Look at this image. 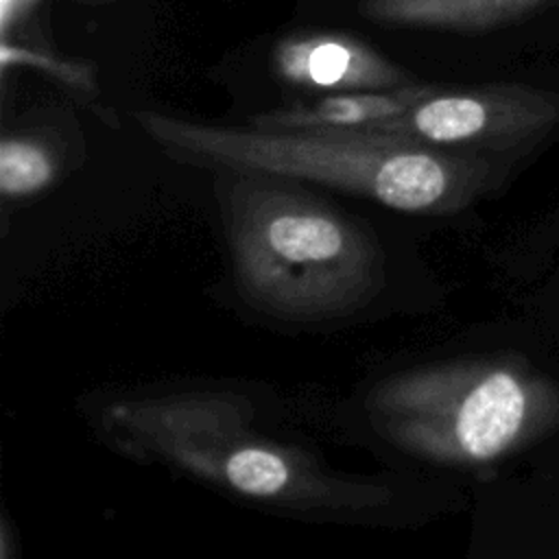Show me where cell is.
Returning a JSON list of instances; mask_svg holds the SVG:
<instances>
[{
  "mask_svg": "<svg viewBox=\"0 0 559 559\" xmlns=\"http://www.w3.org/2000/svg\"><path fill=\"white\" fill-rule=\"evenodd\" d=\"M0 66L2 70L15 68H35L46 74H50L55 81L81 90V92H94V68L92 63L79 61V59H66L59 55H52L41 48H28L22 44H13L2 37L0 41Z\"/></svg>",
  "mask_w": 559,
  "mask_h": 559,
  "instance_id": "10",
  "label": "cell"
},
{
  "mask_svg": "<svg viewBox=\"0 0 559 559\" xmlns=\"http://www.w3.org/2000/svg\"><path fill=\"white\" fill-rule=\"evenodd\" d=\"M214 192L236 288L255 310L317 323L356 314L384 286V255L369 225L260 170H214Z\"/></svg>",
  "mask_w": 559,
  "mask_h": 559,
  "instance_id": "2",
  "label": "cell"
},
{
  "mask_svg": "<svg viewBox=\"0 0 559 559\" xmlns=\"http://www.w3.org/2000/svg\"><path fill=\"white\" fill-rule=\"evenodd\" d=\"M173 159L207 170H260L314 181L411 214H456L498 186L493 155L338 131H262L138 111Z\"/></svg>",
  "mask_w": 559,
  "mask_h": 559,
  "instance_id": "3",
  "label": "cell"
},
{
  "mask_svg": "<svg viewBox=\"0 0 559 559\" xmlns=\"http://www.w3.org/2000/svg\"><path fill=\"white\" fill-rule=\"evenodd\" d=\"M273 70L288 85L330 94L415 83L404 68L345 33H295L280 39Z\"/></svg>",
  "mask_w": 559,
  "mask_h": 559,
  "instance_id": "6",
  "label": "cell"
},
{
  "mask_svg": "<svg viewBox=\"0 0 559 559\" xmlns=\"http://www.w3.org/2000/svg\"><path fill=\"white\" fill-rule=\"evenodd\" d=\"M557 0H360L358 15L391 28L489 31Z\"/></svg>",
  "mask_w": 559,
  "mask_h": 559,
  "instance_id": "8",
  "label": "cell"
},
{
  "mask_svg": "<svg viewBox=\"0 0 559 559\" xmlns=\"http://www.w3.org/2000/svg\"><path fill=\"white\" fill-rule=\"evenodd\" d=\"M365 411L397 450L478 467L559 430V382L520 354L467 356L386 376L367 393Z\"/></svg>",
  "mask_w": 559,
  "mask_h": 559,
  "instance_id": "4",
  "label": "cell"
},
{
  "mask_svg": "<svg viewBox=\"0 0 559 559\" xmlns=\"http://www.w3.org/2000/svg\"><path fill=\"white\" fill-rule=\"evenodd\" d=\"M52 148L26 133L4 135L0 142V192L7 201H22L44 192L57 177Z\"/></svg>",
  "mask_w": 559,
  "mask_h": 559,
  "instance_id": "9",
  "label": "cell"
},
{
  "mask_svg": "<svg viewBox=\"0 0 559 559\" xmlns=\"http://www.w3.org/2000/svg\"><path fill=\"white\" fill-rule=\"evenodd\" d=\"M107 439L124 454L203 480L245 502L308 515L382 509L391 489L328 467L310 450L258 428L234 391L190 389L120 400L105 408Z\"/></svg>",
  "mask_w": 559,
  "mask_h": 559,
  "instance_id": "1",
  "label": "cell"
},
{
  "mask_svg": "<svg viewBox=\"0 0 559 559\" xmlns=\"http://www.w3.org/2000/svg\"><path fill=\"white\" fill-rule=\"evenodd\" d=\"M430 87V83L415 81L386 90L334 92L258 114L249 124L262 131H367L406 114Z\"/></svg>",
  "mask_w": 559,
  "mask_h": 559,
  "instance_id": "7",
  "label": "cell"
},
{
  "mask_svg": "<svg viewBox=\"0 0 559 559\" xmlns=\"http://www.w3.org/2000/svg\"><path fill=\"white\" fill-rule=\"evenodd\" d=\"M557 127L559 92L522 83H487L432 85L395 120L352 133L507 157L531 151Z\"/></svg>",
  "mask_w": 559,
  "mask_h": 559,
  "instance_id": "5",
  "label": "cell"
},
{
  "mask_svg": "<svg viewBox=\"0 0 559 559\" xmlns=\"http://www.w3.org/2000/svg\"><path fill=\"white\" fill-rule=\"evenodd\" d=\"M31 2H35V0H0V26H2V35L9 31L11 22L17 20L20 11L26 9Z\"/></svg>",
  "mask_w": 559,
  "mask_h": 559,
  "instance_id": "11",
  "label": "cell"
}]
</instances>
